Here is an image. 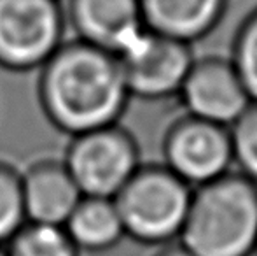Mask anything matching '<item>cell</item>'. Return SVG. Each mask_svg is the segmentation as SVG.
Instances as JSON below:
<instances>
[{
  "label": "cell",
  "mask_w": 257,
  "mask_h": 256,
  "mask_svg": "<svg viewBox=\"0 0 257 256\" xmlns=\"http://www.w3.org/2000/svg\"><path fill=\"white\" fill-rule=\"evenodd\" d=\"M130 100L117 55L77 39L65 41L37 70L39 107L68 137L117 125Z\"/></svg>",
  "instance_id": "obj_1"
},
{
  "label": "cell",
  "mask_w": 257,
  "mask_h": 256,
  "mask_svg": "<svg viewBox=\"0 0 257 256\" xmlns=\"http://www.w3.org/2000/svg\"><path fill=\"white\" fill-rule=\"evenodd\" d=\"M194 256H252L257 246V185L231 170L193 188L179 235Z\"/></svg>",
  "instance_id": "obj_2"
},
{
  "label": "cell",
  "mask_w": 257,
  "mask_h": 256,
  "mask_svg": "<svg viewBox=\"0 0 257 256\" xmlns=\"http://www.w3.org/2000/svg\"><path fill=\"white\" fill-rule=\"evenodd\" d=\"M193 197V186L163 163H142L114 197L124 235L146 246L179 239Z\"/></svg>",
  "instance_id": "obj_3"
},
{
  "label": "cell",
  "mask_w": 257,
  "mask_h": 256,
  "mask_svg": "<svg viewBox=\"0 0 257 256\" xmlns=\"http://www.w3.org/2000/svg\"><path fill=\"white\" fill-rule=\"evenodd\" d=\"M63 0H0V68L39 70L67 39Z\"/></svg>",
  "instance_id": "obj_4"
},
{
  "label": "cell",
  "mask_w": 257,
  "mask_h": 256,
  "mask_svg": "<svg viewBox=\"0 0 257 256\" xmlns=\"http://www.w3.org/2000/svg\"><path fill=\"white\" fill-rule=\"evenodd\" d=\"M63 163L82 197L114 198L142 165L135 135L121 125L70 137Z\"/></svg>",
  "instance_id": "obj_5"
},
{
  "label": "cell",
  "mask_w": 257,
  "mask_h": 256,
  "mask_svg": "<svg viewBox=\"0 0 257 256\" xmlns=\"http://www.w3.org/2000/svg\"><path fill=\"white\" fill-rule=\"evenodd\" d=\"M163 165L196 188L233 170L229 127L186 114L166 128Z\"/></svg>",
  "instance_id": "obj_6"
},
{
  "label": "cell",
  "mask_w": 257,
  "mask_h": 256,
  "mask_svg": "<svg viewBox=\"0 0 257 256\" xmlns=\"http://www.w3.org/2000/svg\"><path fill=\"white\" fill-rule=\"evenodd\" d=\"M194 58L191 44L147 28L117 55L130 97L140 100L179 95Z\"/></svg>",
  "instance_id": "obj_7"
},
{
  "label": "cell",
  "mask_w": 257,
  "mask_h": 256,
  "mask_svg": "<svg viewBox=\"0 0 257 256\" xmlns=\"http://www.w3.org/2000/svg\"><path fill=\"white\" fill-rule=\"evenodd\" d=\"M186 114L231 127L252 104L240 74L229 58H194L179 92Z\"/></svg>",
  "instance_id": "obj_8"
},
{
  "label": "cell",
  "mask_w": 257,
  "mask_h": 256,
  "mask_svg": "<svg viewBox=\"0 0 257 256\" xmlns=\"http://www.w3.org/2000/svg\"><path fill=\"white\" fill-rule=\"evenodd\" d=\"M63 6L74 39L114 55L146 30L140 0H65Z\"/></svg>",
  "instance_id": "obj_9"
},
{
  "label": "cell",
  "mask_w": 257,
  "mask_h": 256,
  "mask_svg": "<svg viewBox=\"0 0 257 256\" xmlns=\"http://www.w3.org/2000/svg\"><path fill=\"white\" fill-rule=\"evenodd\" d=\"M21 193L28 223L63 226L82 198L63 160L42 158L21 170Z\"/></svg>",
  "instance_id": "obj_10"
},
{
  "label": "cell",
  "mask_w": 257,
  "mask_h": 256,
  "mask_svg": "<svg viewBox=\"0 0 257 256\" xmlns=\"http://www.w3.org/2000/svg\"><path fill=\"white\" fill-rule=\"evenodd\" d=\"M147 30L193 46L220 25L227 0H140Z\"/></svg>",
  "instance_id": "obj_11"
},
{
  "label": "cell",
  "mask_w": 257,
  "mask_h": 256,
  "mask_svg": "<svg viewBox=\"0 0 257 256\" xmlns=\"http://www.w3.org/2000/svg\"><path fill=\"white\" fill-rule=\"evenodd\" d=\"M79 251L103 253L124 239L114 198L82 197L63 225Z\"/></svg>",
  "instance_id": "obj_12"
},
{
  "label": "cell",
  "mask_w": 257,
  "mask_h": 256,
  "mask_svg": "<svg viewBox=\"0 0 257 256\" xmlns=\"http://www.w3.org/2000/svg\"><path fill=\"white\" fill-rule=\"evenodd\" d=\"M7 256H81L63 226L25 223L6 246Z\"/></svg>",
  "instance_id": "obj_13"
},
{
  "label": "cell",
  "mask_w": 257,
  "mask_h": 256,
  "mask_svg": "<svg viewBox=\"0 0 257 256\" xmlns=\"http://www.w3.org/2000/svg\"><path fill=\"white\" fill-rule=\"evenodd\" d=\"M27 223L21 193V170L6 160H0V247Z\"/></svg>",
  "instance_id": "obj_14"
},
{
  "label": "cell",
  "mask_w": 257,
  "mask_h": 256,
  "mask_svg": "<svg viewBox=\"0 0 257 256\" xmlns=\"http://www.w3.org/2000/svg\"><path fill=\"white\" fill-rule=\"evenodd\" d=\"M227 58L240 74L252 102H257V7L240 21Z\"/></svg>",
  "instance_id": "obj_15"
},
{
  "label": "cell",
  "mask_w": 257,
  "mask_h": 256,
  "mask_svg": "<svg viewBox=\"0 0 257 256\" xmlns=\"http://www.w3.org/2000/svg\"><path fill=\"white\" fill-rule=\"evenodd\" d=\"M233 167L257 185V102H252L229 127Z\"/></svg>",
  "instance_id": "obj_16"
},
{
  "label": "cell",
  "mask_w": 257,
  "mask_h": 256,
  "mask_svg": "<svg viewBox=\"0 0 257 256\" xmlns=\"http://www.w3.org/2000/svg\"><path fill=\"white\" fill-rule=\"evenodd\" d=\"M154 256H194L186 249L182 244H166L163 249H159Z\"/></svg>",
  "instance_id": "obj_17"
},
{
  "label": "cell",
  "mask_w": 257,
  "mask_h": 256,
  "mask_svg": "<svg viewBox=\"0 0 257 256\" xmlns=\"http://www.w3.org/2000/svg\"><path fill=\"white\" fill-rule=\"evenodd\" d=\"M0 256H7V251H6V247H0Z\"/></svg>",
  "instance_id": "obj_18"
},
{
  "label": "cell",
  "mask_w": 257,
  "mask_h": 256,
  "mask_svg": "<svg viewBox=\"0 0 257 256\" xmlns=\"http://www.w3.org/2000/svg\"><path fill=\"white\" fill-rule=\"evenodd\" d=\"M254 254H255V256H257V246H255V253H254Z\"/></svg>",
  "instance_id": "obj_19"
}]
</instances>
